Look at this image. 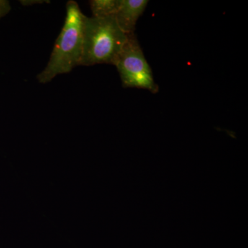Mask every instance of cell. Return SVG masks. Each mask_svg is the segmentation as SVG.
Here are the masks:
<instances>
[{"label": "cell", "instance_id": "cell-5", "mask_svg": "<svg viewBox=\"0 0 248 248\" xmlns=\"http://www.w3.org/2000/svg\"><path fill=\"white\" fill-rule=\"evenodd\" d=\"M120 0H91L89 4L93 17L106 18L115 16Z\"/></svg>", "mask_w": 248, "mask_h": 248}, {"label": "cell", "instance_id": "cell-4", "mask_svg": "<svg viewBox=\"0 0 248 248\" xmlns=\"http://www.w3.org/2000/svg\"><path fill=\"white\" fill-rule=\"evenodd\" d=\"M148 0H120L118 9L114 17L124 33H135L139 18L146 10Z\"/></svg>", "mask_w": 248, "mask_h": 248}, {"label": "cell", "instance_id": "cell-2", "mask_svg": "<svg viewBox=\"0 0 248 248\" xmlns=\"http://www.w3.org/2000/svg\"><path fill=\"white\" fill-rule=\"evenodd\" d=\"M128 39L114 16L85 17L81 66L114 65Z\"/></svg>", "mask_w": 248, "mask_h": 248}, {"label": "cell", "instance_id": "cell-3", "mask_svg": "<svg viewBox=\"0 0 248 248\" xmlns=\"http://www.w3.org/2000/svg\"><path fill=\"white\" fill-rule=\"evenodd\" d=\"M114 65L124 87L147 90L152 93L159 92V86L155 83L151 66L135 33L128 35Z\"/></svg>", "mask_w": 248, "mask_h": 248}, {"label": "cell", "instance_id": "cell-6", "mask_svg": "<svg viewBox=\"0 0 248 248\" xmlns=\"http://www.w3.org/2000/svg\"><path fill=\"white\" fill-rule=\"evenodd\" d=\"M11 6L9 1L0 0V19L9 14Z\"/></svg>", "mask_w": 248, "mask_h": 248}, {"label": "cell", "instance_id": "cell-1", "mask_svg": "<svg viewBox=\"0 0 248 248\" xmlns=\"http://www.w3.org/2000/svg\"><path fill=\"white\" fill-rule=\"evenodd\" d=\"M85 17L77 1L71 0L67 2L63 28L55 41L46 66L37 77L40 84H47L55 77L66 74L81 66Z\"/></svg>", "mask_w": 248, "mask_h": 248}]
</instances>
